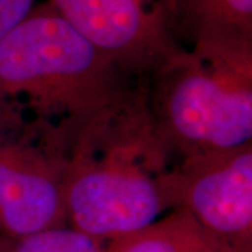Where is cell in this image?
Segmentation results:
<instances>
[{
    "label": "cell",
    "mask_w": 252,
    "mask_h": 252,
    "mask_svg": "<svg viewBox=\"0 0 252 252\" xmlns=\"http://www.w3.org/2000/svg\"><path fill=\"white\" fill-rule=\"evenodd\" d=\"M44 0H0V39L17 27Z\"/></svg>",
    "instance_id": "cell-10"
},
{
    "label": "cell",
    "mask_w": 252,
    "mask_h": 252,
    "mask_svg": "<svg viewBox=\"0 0 252 252\" xmlns=\"http://www.w3.org/2000/svg\"><path fill=\"white\" fill-rule=\"evenodd\" d=\"M129 76L149 77L185 49L174 24V0H45Z\"/></svg>",
    "instance_id": "cell-5"
},
{
    "label": "cell",
    "mask_w": 252,
    "mask_h": 252,
    "mask_svg": "<svg viewBox=\"0 0 252 252\" xmlns=\"http://www.w3.org/2000/svg\"><path fill=\"white\" fill-rule=\"evenodd\" d=\"M168 156L150 118L77 144L63 185L66 225L105 243L177 206Z\"/></svg>",
    "instance_id": "cell-3"
},
{
    "label": "cell",
    "mask_w": 252,
    "mask_h": 252,
    "mask_svg": "<svg viewBox=\"0 0 252 252\" xmlns=\"http://www.w3.org/2000/svg\"><path fill=\"white\" fill-rule=\"evenodd\" d=\"M102 244L69 225L20 238L0 235V252H102Z\"/></svg>",
    "instance_id": "cell-9"
},
{
    "label": "cell",
    "mask_w": 252,
    "mask_h": 252,
    "mask_svg": "<svg viewBox=\"0 0 252 252\" xmlns=\"http://www.w3.org/2000/svg\"><path fill=\"white\" fill-rule=\"evenodd\" d=\"M174 24L184 48L199 42L252 45V0H174Z\"/></svg>",
    "instance_id": "cell-7"
},
{
    "label": "cell",
    "mask_w": 252,
    "mask_h": 252,
    "mask_svg": "<svg viewBox=\"0 0 252 252\" xmlns=\"http://www.w3.org/2000/svg\"><path fill=\"white\" fill-rule=\"evenodd\" d=\"M177 206L231 252H252V142L171 168Z\"/></svg>",
    "instance_id": "cell-6"
},
{
    "label": "cell",
    "mask_w": 252,
    "mask_h": 252,
    "mask_svg": "<svg viewBox=\"0 0 252 252\" xmlns=\"http://www.w3.org/2000/svg\"><path fill=\"white\" fill-rule=\"evenodd\" d=\"M102 252H231L182 207L156 221L102 244Z\"/></svg>",
    "instance_id": "cell-8"
},
{
    "label": "cell",
    "mask_w": 252,
    "mask_h": 252,
    "mask_svg": "<svg viewBox=\"0 0 252 252\" xmlns=\"http://www.w3.org/2000/svg\"><path fill=\"white\" fill-rule=\"evenodd\" d=\"M149 77V115L168 158L252 142V45L195 44Z\"/></svg>",
    "instance_id": "cell-2"
},
{
    "label": "cell",
    "mask_w": 252,
    "mask_h": 252,
    "mask_svg": "<svg viewBox=\"0 0 252 252\" xmlns=\"http://www.w3.org/2000/svg\"><path fill=\"white\" fill-rule=\"evenodd\" d=\"M122 72L48 3L0 39V102H13L72 142L147 101Z\"/></svg>",
    "instance_id": "cell-1"
},
{
    "label": "cell",
    "mask_w": 252,
    "mask_h": 252,
    "mask_svg": "<svg viewBox=\"0 0 252 252\" xmlns=\"http://www.w3.org/2000/svg\"><path fill=\"white\" fill-rule=\"evenodd\" d=\"M73 144L58 127L0 102V235L66 225L63 185Z\"/></svg>",
    "instance_id": "cell-4"
}]
</instances>
